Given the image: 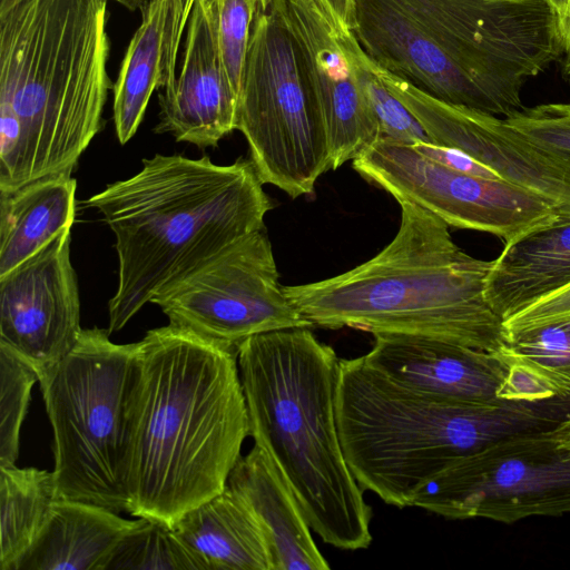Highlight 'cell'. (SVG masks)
I'll use <instances>...</instances> for the list:
<instances>
[{
	"mask_svg": "<svg viewBox=\"0 0 570 570\" xmlns=\"http://www.w3.org/2000/svg\"><path fill=\"white\" fill-rule=\"evenodd\" d=\"M138 343L128 513L173 528L226 488L249 436L237 348L170 324Z\"/></svg>",
	"mask_w": 570,
	"mask_h": 570,
	"instance_id": "cell-1",
	"label": "cell"
},
{
	"mask_svg": "<svg viewBox=\"0 0 570 570\" xmlns=\"http://www.w3.org/2000/svg\"><path fill=\"white\" fill-rule=\"evenodd\" d=\"M109 0H1L0 193L72 174L102 127Z\"/></svg>",
	"mask_w": 570,
	"mask_h": 570,
	"instance_id": "cell-2",
	"label": "cell"
},
{
	"mask_svg": "<svg viewBox=\"0 0 570 570\" xmlns=\"http://www.w3.org/2000/svg\"><path fill=\"white\" fill-rule=\"evenodd\" d=\"M116 237L118 286L108 333L120 331L164 286L253 232L273 205L250 159L155 155L132 177L83 202Z\"/></svg>",
	"mask_w": 570,
	"mask_h": 570,
	"instance_id": "cell-3",
	"label": "cell"
},
{
	"mask_svg": "<svg viewBox=\"0 0 570 570\" xmlns=\"http://www.w3.org/2000/svg\"><path fill=\"white\" fill-rule=\"evenodd\" d=\"M340 358L309 327L253 335L237 346L249 436L274 460L314 532L343 550L372 542V509L344 456Z\"/></svg>",
	"mask_w": 570,
	"mask_h": 570,
	"instance_id": "cell-4",
	"label": "cell"
},
{
	"mask_svg": "<svg viewBox=\"0 0 570 570\" xmlns=\"http://www.w3.org/2000/svg\"><path fill=\"white\" fill-rule=\"evenodd\" d=\"M397 203L399 230L376 256L323 281L283 286L287 298L313 326L424 335L499 352L508 337L484 296L491 262L463 252L436 215Z\"/></svg>",
	"mask_w": 570,
	"mask_h": 570,
	"instance_id": "cell-5",
	"label": "cell"
},
{
	"mask_svg": "<svg viewBox=\"0 0 570 570\" xmlns=\"http://www.w3.org/2000/svg\"><path fill=\"white\" fill-rule=\"evenodd\" d=\"M543 403L453 401L403 386L363 356L340 361L336 422L345 460L363 490L411 507L452 461L515 434L552 428Z\"/></svg>",
	"mask_w": 570,
	"mask_h": 570,
	"instance_id": "cell-6",
	"label": "cell"
},
{
	"mask_svg": "<svg viewBox=\"0 0 570 570\" xmlns=\"http://www.w3.org/2000/svg\"><path fill=\"white\" fill-rule=\"evenodd\" d=\"M107 330L81 331L75 347L39 380L53 433L58 499L128 512L131 410L139 343L116 344Z\"/></svg>",
	"mask_w": 570,
	"mask_h": 570,
	"instance_id": "cell-7",
	"label": "cell"
},
{
	"mask_svg": "<svg viewBox=\"0 0 570 570\" xmlns=\"http://www.w3.org/2000/svg\"><path fill=\"white\" fill-rule=\"evenodd\" d=\"M263 184L292 198L308 195L332 169L326 130L286 0L258 6L237 106Z\"/></svg>",
	"mask_w": 570,
	"mask_h": 570,
	"instance_id": "cell-8",
	"label": "cell"
},
{
	"mask_svg": "<svg viewBox=\"0 0 570 570\" xmlns=\"http://www.w3.org/2000/svg\"><path fill=\"white\" fill-rule=\"evenodd\" d=\"M428 29L460 86L464 107L508 117L530 78L564 53L547 0H399Z\"/></svg>",
	"mask_w": 570,
	"mask_h": 570,
	"instance_id": "cell-9",
	"label": "cell"
},
{
	"mask_svg": "<svg viewBox=\"0 0 570 570\" xmlns=\"http://www.w3.org/2000/svg\"><path fill=\"white\" fill-rule=\"evenodd\" d=\"M411 507L507 524L570 514V456L548 429L508 436L452 461L421 485Z\"/></svg>",
	"mask_w": 570,
	"mask_h": 570,
	"instance_id": "cell-10",
	"label": "cell"
},
{
	"mask_svg": "<svg viewBox=\"0 0 570 570\" xmlns=\"http://www.w3.org/2000/svg\"><path fill=\"white\" fill-rule=\"evenodd\" d=\"M150 303L170 325L235 348L256 334L313 326L279 285L264 229L203 261L159 289Z\"/></svg>",
	"mask_w": 570,
	"mask_h": 570,
	"instance_id": "cell-11",
	"label": "cell"
},
{
	"mask_svg": "<svg viewBox=\"0 0 570 570\" xmlns=\"http://www.w3.org/2000/svg\"><path fill=\"white\" fill-rule=\"evenodd\" d=\"M353 168L397 202H413L449 226L489 233L504 244L560 219L548 200L521 186L454 170L386 138L354 159Z\"/></svg>",
	"mask_w": 570,
	"mask_h": 570,
	"instance_id": "cell-12",
	"label": "cell"
},
{
	"mask_svg": "<svg viewBox=\"0 0 570 570\" xmlns=\"http://www.w3.org/2000/svg\"><path fill=\"white\" fill-rule=\"evenodd\" d=\"M70 243L68 227L0 276V345L29 364L39 380L75 347L83 330Z\"/></svg>",
	"mask_w": 570,
	"mask_h": 570,
	"instance_id": "cell-13",
	"label": "cell"
},
{
	"mask_svg": "<svg viewBox=\"0 0 570 570\" xmlns=\"http://www.w3.org/2000/svg\"><path fill=\"white\" fill-rule=\"evenodd\" d=\"M375 66L389 90L417 118L433 144L468 154L502 179L548 200L560 218H570V171L504 118L439 100Z\"/></svg>",
	"mask_w": 570,
	"mask_h": 570,
	"instance_id": "cell-14",
	"label": "cell"
},
{
	"mask_svg": "<svg viewBox=\"0 0 570 570\" xmlns=\"http://www.w3.org/2000/svg\"><path fill=\"white\" fill-rule=\"evenodd\" d=\"M286 2L320 105L335 170L380 140L381 129L337 40L340 19L324 0Z\"/></svg>",
	"mask_w": 570,
	"mask_h": 570,
	"instance_id": "cell-15",
	"label": "cell"
},
{
	"mask_svg": "<svg viewBox=\"0 0 570 570\" xmlns=\"http://www.w3.org/2000/svg\"><path fill=\"white\" fill-rule=\"evenodd\" d=\"M156 134L198 148L216 147L236 129L238 98L220 58L212 0H195L174 86L158 95Z\"/></svg>",
	"mask_w": 570,
	"mask_h": 570,
	"instance_id": "cell-16",
	"label": "cell"
},
{
	"mask_svg": "<svg viewBox=\"0 0 570 570\" xmlns=\"http://www.w3.org/2000/svg\"><path fill=\"white\" fill-rule=\"evenodd\" d=\"M365 362L394 382L453 401H492L507 367L497 353L424 335L374 333Z\"/></svg>",
	"mask_w": 570,
	"mask_h": 570,
	"instance_id": "cell-17",
	"label": "cell"
},
{
	"mask_svg": "<svg viewBox=\"0 0 570 570\" xmlns=\"http://www.w3.org/2000/svg\"><path fill=\"white\" fill-rule=\"evenodd\" d=\"M186 0H148L114 85V122L117 138L126 144L141 124L156 89L171 88L180 39L188 23Z\"/></svg>",
	"mask_w": 570,
	"mask_h": 570,
	"instance_id": "cell-18",
	"label": "cell"
},
{
	"mask_svg": "<svg viewBox=\"0 0 570 570\" xmlns=\"http://www.w3.org/2000/svg\"><path fill=\"white\" fill-rule=\"evenodd\" d=\"M227 485L256 515L269 549L272 570H326L330 564L311 534V525L285 476L261 446L242 455Z\"/></svg>",
	"mask_w": 570,
	"mask_h": 570,
	"instance_id": "cell-19",
	"label": "cell"
},
{
	"mask_svg": "<svg viewBox=\"0 0 570 570\" xmlns=\"http://www.w3.org/2000/svg\"><path fill=\"white\" fill-rule=\"evenodd\" d=\"M570 285V218L505 243L491 261L484 296L502 321Z\"/></svg>",
	"mask_w": 570,
	"mask_h": 570,
	"instance_id": "cell-20",
	"label": "cell"
},
{
	"mask_svg": "<svg viewBox=\"0 0 570 570\" xmlns=\"http://www.w3.org/2000/svg\"><path fill=\"white\" fill-rule=\"evenodd\" d=\"M137 520L94 503L57 499L14 570H106L116 546Z\"/></svg>",
	"mask_w": 570,
	"mask_h": 570,
	"instance_id": "cell-21",
	"label": "cell"
},
{
	"mask_svg": "<svg viewBox=\"0 0 570 570\" xmlns=\"http://www.w3.org/2000/svg\"><path fill=\"white\" fill-rule=\"evenodd\" d=\"M173 528L206 570H272L256 515L228 485L185 512Z\"/></svg>",
	"mask_w": 570,
	"mask_h": 570,
	"instance_id": "cell-22",
	"label": "cell"
},
{
	"mask_svg": "<svg viewBox=\"0 0 570 570\" xmlns=\"http://www.w3.org/2000/svg\"><path fill=\"white\" fill-rule=\"evenodd\" d=\"M76 188L71 174H58L0 193V276L72 226Z\"/></svg>",
	"mask_w": 570,
	"mask_h": 570,
	"instance_id": "cell-23",
	"label": "cell"
},
{
	"mask_svg": "<svg viewBox=\"0 0 570 570\" xmlns=\"http://www.w3.org/2000/svg\"><path fill=\"white\" fill-rule=\"evenodd\" d=\"M57 499L52 471L0 466V570H14L46 525Z\"/></svg>",
	"mask_w": 570,
	"mask_h": 570,
	"instance_id": "cell-24",
	"label": "cell"
},
{
	"mask_svg": "<svg viewBox=\"0 0 570 570\" xmlns=\"http://www.w3.org/2000/svg\"><path fill=\"white\" fill-rule=\"evenodd\" d=\"M336 37L379 122L381 138L406 145L433 144L417 118L389 90L353 30L340 20L336 22Z\"/></svg>",
	"mask_w": 570,
	"mask_h": 570,
	"instance_id": "cell-25",
	"label": "cell"
},
{
	"mask_svg": "<svg viewBox=\"0 0 570 570\" xmlns=\"http://www.w3.org/2000/svg\"><path fill=\"white\" fill-rule=\"evenodd\" d=\"M206 570L170 525L138 518L120 539L106 570Z\"/></svg>",
	"mask_w": 570,
	"mask_h": 570,
	"instance_id": "cell-26",
	"label": "cell"
},
{
	"mask_svg": "<svg viewBox=\"0 0 570 570\" xmlns=\"http://www.w3.org/2000/svg\"><path fill=\"white\" fill-rule=\"evenodd\" d=\"M504 348L549 379L561 400H570V317L512 334Z\"/></svg>",
	"mask_w": 570,
	"mask_h": 570,
	"instance_id": "cell-27",
	"label": "cell"
},
{
	"mask_svg": "<svg viewBox=\"0 0 570 570\" xmlns=\"http://www.w3.org/2000/svg\"><path fill=\"white\" fill-rule=\"evenodd\" d=\"M37 372L0 345V466L16 464L20 430L28 413Z\"/></svg>",
	"mask_w": 570,
	"mask_h": 570,
	"instance_id": "cell-28",
	"label": "cell"
},
{
	"mask_svg": "<svg viewBox=\"0 0 570 570\" xmlns=\"http://www.w3.org/2000/svg\"><path fill=\"white\" fill-rule=\"evenodd\" d=\"M212 1L223 66L237 98H239L252 27L261 1Z\"/></svg>",
	"mask_w": 570,
	"mask_h": 570,
	"instance_id": "cell-29",
	"label": "cell"
},
{
	"mask_svg": "<svg viewBox=\"0 0 570 570\" xmlns=\"http://www.w3.org/2000/svg\"><path fill=\"white\" fill-rule=\"evenodd\" d=\"M504 119L570 171V102L523 107Z\"/></svg>",
	"mask_w": 570,
	"mask_h": 570,
	"instance_id": "cell-30",
	"label": "cell"
},
{
	"mask_svg": "<svg viewBox=\"0 0 570 570\" xmlns=\"http://www.w3.org/2000/svg\"><path fill=\"white\" fill-rule=\"evenodd\" d=\"M498 354L507 372L495 392L497 399L520 403L561 400L553 383L531 364L508 353L504 346Z\"/></svg>",
	"mask_w": 570,
	"mask_h": 570,
	"instance_id": "cell-31",
	"label": "cell"
},
{
	"mask_svg": "<svg viewBox=\"0 0 570 570\" xmlns=\"http://www.w3.org/2000/svg\"><path fill=\"white\" fill-rule=\"evenodd\" d=\"M570 317V285L503 321L507 337Z\"/></svg>",
	"mask_w": 570,
	"mask_h": 570,
	"instance_id": "cell-32",
	"label": "cell"
},
{
	"mask_svg": "<svg viewBox=\"0 0 570 570\" xmlns=\"http://www.w3.org/2000/svg\"><path fill=\"white\" fill-rule=\"evenodd\" d=\"M412 146L426 157L454 170L488 179H502L495 171L459 149L425 142Z\"/></svg>",
	"mask_w": 570,
	"mask_h": 570,
	"instance_id": "cell-33",
	"label": "cell"
},
{
	"mask_svg": "<svg viewBox=\"0 0 570 570\" xmlns=\"http://www.w3.org/2000/svg\"><path fill=\"white\" fill-rule=\"evenodd\" d=\"M342 23L350 29L355 27L354 0H324Z\"/></svg>",
	"mask_w": 570,
	"mask_h": 570,
	"instance_id": "cell-34",
	"label": "cell"
},
{
	"mask_svg": "<svg viewBox=\"0 0 570 570\" xmlns=\"http://www.w3.org/2000/svg\"><path fill=\"white\" fill-rule=\"evenodd\" d=\"M558 16L560 30L570 20V0H547Z\"/></svg>",
	"mask_w": 570,
	"mask_h": 570,
	"instance_id": "cell-35",
	"label": "cell"
},
{
	"mask_svg": "<svg viewBox=\"0 0 570 570\" xmlns=\"http://www.w3.org/2000/svg\"><path fill=\"white\" fill-rule=\"evenodd\" d=\"M561 35L564 47L563 73L570 79V20L561 29Z\"/></svg>",
	"mask_w": 570,
	"mask_h": 570,
	"instance_id": "cell-36",
	"label": "cell"
},
{
	"mask_svg": "<svg viewBox=\"0 0 570 570\" xmlns=\"http://www.w3.org/2000/svg\"><path fill=\"white\" fill-rule=\"evenodd\" d=\"M570 80V79H569Z\"/></svg>",
	"mask_w": 570,
	"mask_h": 570,
	"instance_id": "cell-37",
	"label": "cell"
}]
</instances>
